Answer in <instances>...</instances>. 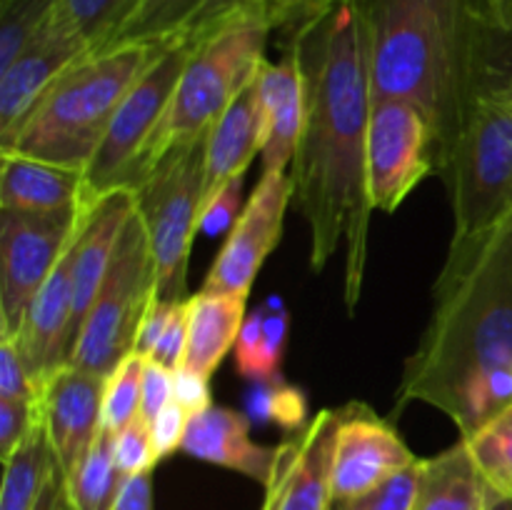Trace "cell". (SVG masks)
<instances>
[{"mask_svg": "<svg viewBox=\"0 0 512 510\" xmlns=\"http://www.w3.org/2000/svg\"><path fill=\"white\" fill-rule=\"evenodd\" d=\"M305 78V120L290 165L293 208L310 230V268L335 258L353 315L368 270V123L373 110L368 40L355 0H340L288 35Z\"/></svg>", "mask_w": 512, "mask_h": 510, "instance_id": "obj_1", "label": "cell"}, {"mask_svg": "<svg viewBox=\"0 0 512 510\" xmlns=\"http://www.w3.org/2000/svg\"><path fill=\"white\" fill-rule=\"evenodd\" d=\"M413 403L448 415L460 438L512 405V215L448 248L433 313L403 363L395 413Z\"/></svg>", "mask_w": 512, "mask_h": 510, "instance_id": "obj_2", "label": "cell"}, {"mask_svg": "<svg viewBox=\"0 0 512 510\" xmlns=\"http://www.w3.org/2000/svg\"><path fill=\"white\" fill-rule=\"evenodd\" d=\"M373 100L420 105L438 130V165L485 83L512 68V33L488 28L470 0H355Z\"/></svg>", "mask_w": 512, "mask_h": 510, "instance_id": "obj_3", "label": "cell"}, {"mask_svg": "<svg viewBox=\"0 0 512 510\" xmlns=\"http://www.w3.org/2000/svg\"><path fill=\"white\" fill-rule=\"evenodd\" d=\"M170 43L123 45L75 60L0 138V153L28 155L85 173L118 105Z\"/></svg>", "mask_w": 512, "mask_h": 510, "instance_id": "obj_4", "label": "cell"}, {"mask_svg": "<svg viewBox=\"0 0 512 510\" xmlns=\"http://www.w3.org/2000/svg\"><path fill=\"white\" fill-rule=\"evenodd\" d=\"M453 208L450 245H465L512 215V68L480 88L440 160Z\"/></svg>", "mask_w": 512, "mask_h": 510, "instance_id": "obj_5", "label": "cell"}, {"mask_svg": "<svg viewBox=\"0 0 512 510\" xmlns=\"http://www.w3.org/2000/svg\"><path fill=\"white\" fill-rule=\"evenodd\" d=\"M270 33L273 28L263 15H245L205 35L198 43H190L193 48L185 60L183 75L148 150L140 158L130 188L170 148L208 135L228 105L258 78L260 65L268 60L265 45Z\"/></svg>", "mask_w": 512, "mask_h": 510, "instance_id": "obj_6", "label": "cell"}, {"mask_svg": "<svg viewBox=\"0 0 512 510\" xmlns=\"http://www.w3.org/2000/svg\"><path fill=\"white\" fill-rule=\"evenodd\" d=\"M158 300L153 250L135 213L115 245L108 275L78 330L68 365L108 378L120 360L135 353L140 325Z\"/></svg>", "mask_w": 512, "mask_h": 510, "instance_id": "obj_7", "label": "cell"}, {"mask_svg": "<svg viewBox=\"0 0 512 510\" xmlns=\"http://www.w3.org/2000/svg\"><path fill=\"white\" fill-rule=\"evenodd\" d=\"M205 138L170 148L130 188L148 233L160 300H188V265L203 210Z\"/></svg>", "mask_w": 512, "mask_h": 510, "instance_id": "obj_8", "label": "cell"}, {"mask_svg": "<svg viewBox=\"0 0 512 510\" xmlns=\"http://www.w3.org/2000/svg\"><path fill=\"white\" fill-rule=\"evenodd\" d=\"M193 45L178 38L140 75L115 110L93 160L85 168L83 203L98 205L115 190H128L160 118L168 110Z\"/></svg>", "mask_w": 512, "mask_h": 510, "instance_id": "obj_9", "label": "cell"}, {"mask_svg": "<svg viewBox=\"0 0 512 510\" xmlns=\"http://www.w3.org/2000/svg\"><path fill=\"white\" fill-rule=\"evenodd\" d=\"M95 205L60 213L0 210V338L23 325L30 303Z\"/></svg>", "mask_w": 512, "mask_h": 510, "instance_id": "obj_10", "label": "cell"}, {"mask_svg": "<svg viewBox=\"0 0 512 510\" xmlns=\"http://www.w3.org/2000/svg\"><path fill=\"white\" fill-rule=\"evenodd\" d=\"M438 170V130L420 105L373 100L368 123V195L375 213H395Z\"/></svg>", "mask_w": 512, "mask_h": 510, "instance_id": "obj_11", "label": "cell"}, {"mask_svg": "<svg viewBox=\"0 0 512 510\" xmlns=\"http://www.w3.org/2000/svg\"><path fill=\"white\" fill-rule=\"evenodd\" d=\"M293 205V180L288 170H268L245 200L225 243L203 280V290L248 298L260 268L283 235L285 210Z\"/></svg>", "mask_w": 512, "mask_h": 510, "instance_id": "obj_12", "label": "cell"}, {"mask_svg": "<svg viewBox=\"0 0 512 510\" xmlns=\"http://www.w3.org/2000/svg\"><path fill=\"white\" fill-rule=\"evenodd\" d=\"M343 405L323 408L278 445L260 510H335L333 458Z\"/></svg>", "mask_w": 512, "mask_h": 510, "instance_id": "obj_13", "label": "cell"}, {"mask_svg": "<svg viewBox=\"0 0 512 510\" xmlns=\"http://www.w3.org/2000/svg\"><path fill=\"white\" fill-rule=\"evenodd\" d=\"M415 460L418 455L408 448L393 420L380 418L368 403L360 400L345 403L335 435V503H345L378 488L400 470L410 468Z\"/></svg>", "mask_w": 512, "mask_h": 510, "instance_id": "obj_14", "label": "cell"}, {"mask_svg": "<svg viewBox=\"0 0 512 510\" xmlns=\"http://www.w3.org/2000/svg\"><path fill=\"white\" fill-rule=\"evenodd\" d=\"M103 385V375L63 365L38 390V420L63 473L78 463L103 428Z\"/></svg>", "mask_w": 512, "mask_h": 510, "instance_id": "obj_15", "label": "cell"}, {"mask_svg": "<svg viewBox=\"0 0 512 510\" xmlns=\"http://www.w3.org/2000/svg\"><path fill=\"white\" fill-rule=\"evenodd\" d=\"M90 215V213H88ZM85 223V220H83ZM83 228V225H80ZM80 233V230H78ZM75 240L65 248L63 258L53 268L50 278L30 303L25 313L23 325L18 333L10 335L28 365L30 375L43 388L50 375L58 373L63 365H68L70 350H73V255Z\"/></svg>", "mask_w": 512, "mask_h": 510, "instance_id": "obj_16", "label": "cell"}, {"mask_svg": "<svg viewBox=\"0 0 512 510\" xmlns=\"http://www.w3.org/2000/svg\"><path fill=\"white\" fill-rule=\"evenodd\" d=\"M83 55H88L85 43L45 20L43 28L0 70V138H5L55 78Z\"/></svg>", "mask_w": 512, "mask_h": 510, "instance_id": "obj_17", "label": "cell"}, {"mask_svg": "<svg viewBox=\"0 0 512 510\" xmlns=\"http://www.w3.org/2000/svg\"><path fill=\"white\" fill-rule=\"evenodd\" d=\"M250 425L253 423L243 410L213 403L203 413L190 415L180 453L215 468L233 470L265 488L273 475L278 445L255 443Z\"/></svg>", "mask_w": 512, "mask_h": 510, "instance_id": "obj_18", "label": "cell"}, {"mask_svg": "<svg viewBox=\"0 0 512 510\" xmlns=\"http://www.w3.org/2000/svg\"><path fill=\"white\" fill-rule=\"evenodd\" d=\"M260 108V158L263 173L288 170L298 150L300 130L305 120V78L298 55L288 48L283 60H265L255 78Z\"/></svg>", "mask_w": 512, "mask_h": 510, "instance_id": "obj_19", "label": "cell"}, {"mask_svg": "<svg viewBox=\"0 0 512 510\" xmlns=\"http://www.w3.org/2000/svg\"><path fill=\"white\" fill-rule=\"evenodd\" d=\"M133 210V193L130 190H115L90 210L83 228H80L73 255V343L78 338L80 325H83L100 285H103L105 275H108L115 245H118Z\"/></svg>", "mask_w": 512, "mask_h": 510, "instance_id": "obj_20", "label": "cell"}, {"mask_svg": "<svg viewBox=\"0 0 512 510\" xmlns=\"http://www.w3.org/2000/svg\"><path fill=\"white\" fill-rule=\"evenodd\" d=\"M0 210L10 213H60L83 203L85 173L78 168L0 153Z\"/></svg>", "mask_w": 512, "mask_h": 510, "instance_id": "obj_21", "label": "cell"}, {"mask_svg": "<svg viewBox=\"0 0 512 510\" xmlns=\"http://www.w3.org/2000/svg\"><path fill=\"white\" fill-rule=\"evenodd\" d=\"M260 145V108L253 80L205 135L203 208L225 183L248 173V165L260 155Z\"/></svg>", "mask_w": 512, "mask_h": 510, "instance_id": "obj_22", "label": "cell"}, {"mask_svg": "<svg viewBox=\"0 0 512 510\" xmlns=\"http://www.w3.org/2000/svg\"><path fill=\"white\" fill-rule=\"evenodd\" d=\"M245 300L230 293H210L200 288L188 298V368L213 378L225 355L238 343L245 323Z\"/></svg>", "mask_w": 512, "mask_h": 510, "instance_id": "obj_23", "label": "cell"}, {"mask_svg": "<svg viewBox=\"0 0 512 510\" xmlns=\"http://www.w3.org/2000/svg\"><path fill=\"white\" fill-rule=\"evenodd\" d=\"M485 498L488 483L463 438L433 458H420L415 510H483Z\"/></svg>", "mask_w": 512, "mask_h": 510, "instance_id": "obj_24", "label": "cell"}, {"mask_svg": "<svg viewBox=\"0 0 512 510\" xmlns=\"http://www.w3.org/2000/svg\"><path fill=\"white\" fill-rule=\"evenodd\" d=\"M290 338V310L280 295H270L255 305L240 328L235 343V370L245 380H273L283 375L285 350Z\"/></svg>", "mask_w": 512, "mask_h": 510, "instance_id": "obj_25", "label": "cell"}, {"mask_svg": "<svg viewBox=\"0 0 512 510\" xmlns=\"http://www.w3.org/2000/svg\"><path fill=\"white\" fill-rule=\"evenodd\" d=\"M60 470L43 425L3 460V485H0V510H35L45 485Z\"/></svg>", "mask_w": 512, "mask_h": 510, "instance_id": "obj_26", "label": "cell"}, {"mask_svg": "<svg viewBox=\"0 0 512 510\" xmlns=\"http://www.w3.org/2000/svg\"><path fill=\"white\" fill-rule=\"evenodd\" d=\"M63 478L65 498L73 510H113L125 480L115 465L113 433L100 428L90 448L68 473H63Z\"/></svg>", "mask_w": 512, "mask_h": 510, "instance_id": "obj_27", "label": "cell"}, {"mask_svg": "<svg viewBox=\"0 0 512 510\" xmlns=\"http://www.w3.org/2000/svg\"><path fill=\"white\" fill-rule=\"evenodd\" d=\"M203 3L205 0H138L128 18L115 28V33L105 40L98 53L123 48V45L170 43V40L183 38Z\"/></svg>", "mask_w": 512, "mask_h": 510, "instance_id": "obj_28", "label": "cell"}, {"mask_svg": "<svg viewBox=\"0 0 512 510\" xmlns=\"http://www.w3.org/2000/svg\"><path fill=\"white\" fill-rule=\"evenodd\" d=\"M243 413L253 425H278L285 433H300L310 423L308 395L300 385L280 375L273 380H250L245 388Z\"/></svg>", "mask_w": 512, "mask_h": 510, "instance_id": "obj_29", "label": "cell"}, {"mask_svg": "<svg viewBox=\"0 0 512 510\" xmlns=\"http://www.w3.org/2000/svg\"><path fill=\"white\" fill-rule=\"evenodd\" d=\"M135 3L138 0H60L48 20L85 43L90 55L103 48Z\"/></svg>", "mask_w": 512, "mask_h": 510, "instance_id": "obj_30", "label": "cell"}, {"mask_svg": "<svg viewBox=\"0 0 512 510\" xmlns=\"http://www.w3.org/2000/svg\"><path fill=\"white\" fill-rule=\"evenodd\" d=\"M490 488L512 495V405L463 438Z\"/></svg>", "mask_w": 512, "mask_h": 510, "instance_id": "obj_31", "label": "cell"}, {"mask_svg": "<svg viewBox=\"0 0 512 510\" xmlns=\"http://www.w3.org/2000/svg\"><path fill=\"white\" fill-rule=\"evenodd\" d=\"M145 355L130 353L118 368L105 378L103 385V428L118 433L125 425L140 418V395H143Z\"/></svg>", "mask_w": 512, "mask_h": 510, "instance_id": "obj_32", "label": "cell"}, {"mask_svg": "<svg viewBox=\"0 0 512 510\" xmlns=\"http://www.w3.org/2000/svg\"><path fill=\"white\" fill-rule=\"evenodd\" d=\"M60 0H8L0 5V70L25 48Z\"/></svg>", "mask_w": 512, "mask_h": 510, "instance_id": "obj_33", "label": "cell"}, {"mask_svg": "<svg viewBox=\"0 0 512 510\" xmlns=\"http://www.w3.org/2000/svg\"><path fill=\"white\" fill-rule=\"evenodd\" d=\"M420 485V458L410 468L380 483L378 488L345 503H335V510H415Z\"/></svg>", "mask_w": 512, "mask_h": 510, "instance_id": "obj_34", "label": "cell"}, {"mask_svg": "<svg viewBox=\"0 0 512 510\" xmlns=\"http://www.w3.org/2000/svg\"><path fill=\"white\" fill-rule=\"evenodd\" d=\"M113 455L115 465H118L123 478L140 473H153V468L158 465V458H155L153 435H150L148 420L135 418L123 430L113 433Z\"/></svg>", "mask_w": 512, "mask_h": 510, "instance_id": "obj_35", "label": "cell"}, {"mask_svg": "<svg viewBox=\"0 0 512 510\" xmlns=\"http://www.w3.org/2000/svg\"><path fill=\"white\" fill-rule=\"evenodd\" d=\"M243 190H245V175H238L230 183H225L213 198L205 203L203 213H200L198 233L203 235H228L230 228L235 225L238 215L243 213Z\"/></svg>", "mask_w": 512, "mask_h": 510, "instance_id": "obj_36", "label": "cell"}, {"mask_svg": "<svg viewBox=\"0 0 512 510\" xmlns=\"http://www.w3.org/2000/svg\"><path fill=\"white\" fill-rule=\"evenodd\" d=\"M38 383L30 375L13 338H0V400L35 403Z\"/></svg>", "mask_w": 512, "mask_h": 510, "instance_id": "obj_37", "label": "cell"}, {"mask_svg": "<svg viewBox=\"0 0 512 510\" xmlns=\"http://www.w3.org/2000/svg\"><path fill=\"white\" fill-rule=\"evenodd\" d=\"M245 15H260L258 8H255V0H205L203 8L193 18V23L183 33V40L198 43L205 35L215 33L223 25L245 18Z\"/></svg>", "mask_w": 512, "mask_h": 510, "instance_id": "obj_38", "label": "cell"}, {"mask_svg": "<svg viewBox=\"0 0 512 510\" xmlns=\"http://www.w3.org/2000/svg\"><path fill=\"white\" fill-rule=\"evenodd\" d=\"M38 425L35 403L0 400V458H8Z\"/></svg>", "mask_w": 512, "mask_h": 510, "instance_id": "obj_39", "label": "cell"}, {"mask_svg": "<svg viewBox=\"0 0 512 510\" xmlns=\"http://www.w3.org/2000/svg\"><path fill=\"white\" fill-rule=\"evenodd\" d=\"M173 403V370L153 358L143 365V395H140V418L153 420L163 408Z\"/></svg>", "mask_w": 512, "mask_h": 510, "instance_id": "obj_40", "label": "cell"}, {"mask_svg": "<svg viewBox=\"0 0 512 510\" xmlns=\"http://www.w3.org/2000/svg\"><path fill=\"white\" fill-rule=\"evenodd\" d=\"M188 420L190 415L185 413L178 403H170L168 408H163L153 420H150V435H153V448L158 463L183 448Z\"/></svg>", "mask_w": 512, "mask_h": 510, "instance_id": "obj_41", "label": "cell"}, {"mask_svg": "<svg viewBox=\"0 0 512 510\" xmlns=\"http://www.w3.org/2000/svg\"><path fill=\"white\" fill-rule=\"evenodd\" d=\"M173 403H178L188 415L203 413L205 408H210L213 393H210L208 375L198 373L188 365H178L173 370Z\"/></svg>", "mask_w": 512, "mask_h": 510, "instance_id": "obj_42", "label": "cell"}, {"mask_svg": "<svg viewBox=\"0 0 512 510\" xmlns=\"http://www.w3.org/2000/svg\"><path fill=\"white\" fill-rule=\"evenodd\" d=\"M185 350H188V300H183L178 305L175 315L170 318L168 328L160 335V340L150 350L148 358L158 360L165 368L175 370L178 365L185 363Z\"/></svg>", "mask_w": 512, "mask_h": 510, "instance_id": "obj_43", "label": "cell"}, {"mask_svg": "<svg viewBox=\"0 0 512 510\" xmlns=\"http://www.w3.org/2000/svg\"><path fill=\"white\" fill-rule=\"evenodd\" d=\"M180 303H183V300H160V298L155 300V305L150 308V313L145 315L143 325H140L138 340H135V353H140L148 358L150 350L155 348V343L160 340V335L165 333V328H168L170 318H173Z\"/></svg>", "mask_w": 512, "mask_h": 510, "instance_id": "obj_44", "label": "cell"}, {"mask_svg": "<svg viewBox=\"0 0 512 510\" xmlns=\"http://www.w3.org/2000/svg\"><path fill=\"white\" fill-rule=\"evenodd\" d=\"M113 510H153V473L125 478Z\"/></svg>", "mask_w": 512, "mask_h": 510, "instance_id": "obj_45", "label": "cell"}, {"mask_svg": "<svg viewBox=\"0 0 512 510\" xmlns=\"http://www.w3.org/2000/svg\"><path fill=\"white\" fill-rule=\"evenodd\" d=\"M470 5L488 28L512 33V0H470Z\"/></svg>", "mask_w": 512, "mask_h": 510, "instance_id": "obj_46", "label": "cell"}, {"mask_svg": "<svg viewBox=\"0 0 512 510\" xmlns=\"http://www.w3.org/2000/svg\"><path fill=\"white\" fill-rule=\"evenodd\" d=\"M335 3H340V0H300L298 5H295V10L290 13L288 23L283 25L280 30H285V33H293V30L303 28L305 23H310V20L320 18V15L325 13V10L333 8Z\"/></svg>", "mask_w": 512, "mask_h": 510, "instance_id": "obj_47", "label": "cell"}, {"mask_svg": "<svg viewBox=\"0 0 512 510\" xmlns=\"http://www.w3.org/2000/svg\"><path fill=\"white\" fill-rule=\"evenodd\" d=\"M300 0H255V8L270 23V28L280 30L285 23H288L290 13L295 10Z\"/></svg>", "mask_w": 512, "mask_h": 510, "instance_id": "obj_48", "label": "cell"}, {"mask_svg": "<svg viewBox=\"0 0 512 510\" xmlns=\"http://www.w3.org/2000/svg\"><path fill=\"white\" fill-rule=\"evenodd\" d=\"M63 503H65V478H63V470H58V473L50 478V483L45 485L35 510H63Z\"/></svg>", "mask_w": 512, "mask_h": 510, "instance_id": "obj_49", "label": "cell"}, {"mask_svg": "<svg viewBox=\"0 0 512 510\" xmlns=\"http://www.w3.org/2000/svg\"><path fill=\"white\" fill-rule=\"evenodd\" d=\"M483 510H512V495L500 493V490L490 488L488 485V498H485Z\"/></svg>", "mask_w": 512, "mask_h": 510, "instance_id": "obj_50", "label": "cell"}, {"mask_svg": "<svg viewBox=\"0 0 512 510\" xmlns=\"http://www.w3.org/2000/svg\"><path fill=\"white\" fill-rule=\"evenodd\" d=\"M63 510H73V508H70V505H68V498H65V503H63Z\"/></svg>", "mask_w": 512, "mask_h": 510, "instance_id": "obj_51", "label": "cell"}, {"mask_svg": "<svg viewBox=\"0 0 512 510\" xmlns=\"http://www.w3.org/2000/svg\"><path fill=\"white\" fill-rule=\"evenodd\" d=\"M3 3H8V0H0V5H3Z\"/></svg>", "mask_w": 512, "mask_h": 510, "instance_id": "obj_52", "label": "cell"}]
</instances>
